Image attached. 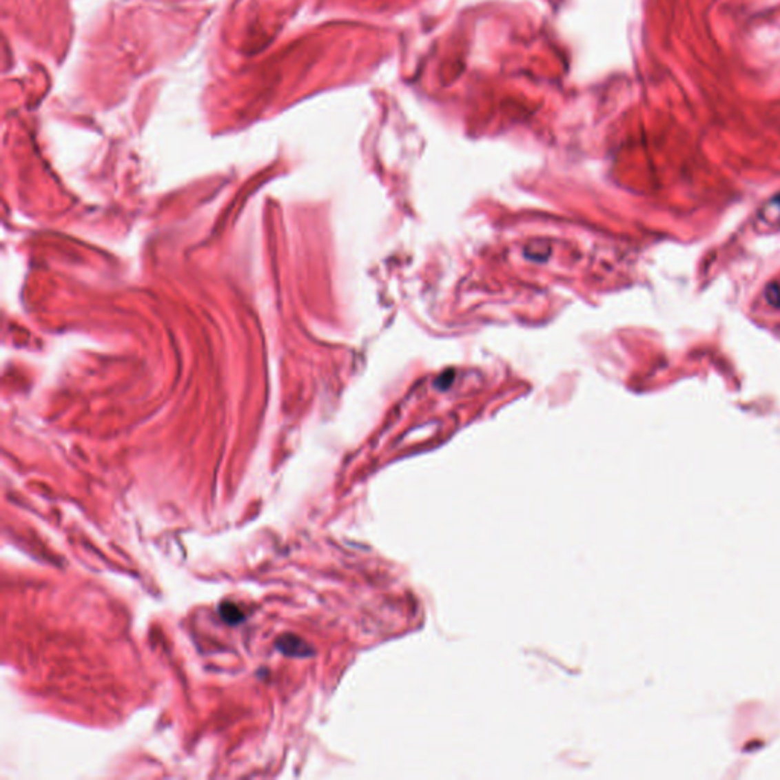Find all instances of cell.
Returning a JSON list of instances; mask_svg holds the SVG:
<instances>
[{"instance_id":"obj_1","label":"cell","mask_w":780,"mask_h":780,"mask_svg":"<svg viewBox=\"0 0 780 780\" xmlns=\"http://www.w3.org/2000/svg\"><path fill=\"white\" fill-rule=\"evenodd\" d=\"M276 646L279 651H283L287 655H293V657H305L309 655L313 651L309 649V646L303 642L302 639H299L298 635H293V634H285L283 637H279L276 642Z\"/></svg>"},{"instance_id":"obj_2","label":"cell","mask_w":780,"mask_h":780,"mask_svg":"<svg viewBox=\"0 0 780 780\" xmlns=\"http://www.w3.org/2000/svg\"><path fill=\"white\" fill-rule=\"evenodd\" d=\"M220 615H221L223 620H226L227 624H232V625L243 622V619H244V615L241 613V610L238 608V606L232 602H223L220 605Z\"/></svg>"}]
</instances>
